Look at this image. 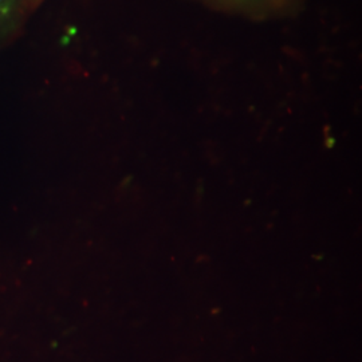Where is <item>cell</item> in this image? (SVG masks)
<instances>
[{
  "label": "cell",
  "mask_w": 362,
  "mask_h": 362,
  "mask_svg": "<svg viewBox=\"0 0 362 362\" xmlns=\"http://www.w3.org/2000/svg\"><path fill=\"white\" fill-rule=\"evenodd\" d=\"M13 3H15V0H0V18L11 13Z\"/></svg>",
  "instance_id": "1"
}]
</instances>
